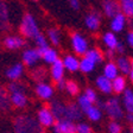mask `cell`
<instances>
[{
	"mask_svg": "<svg viewBox=\"0 0 133 133\" xmlns=\"http://www.w3.org/2000/svg\"><path fill=\"white\" fill-rule=\"evenodd\" d=\"M64 72H65V69H64L63 63H62V59L58 58L57 61L50 66V76H51L54 82L57 83L59 81L64 80Z\"/></svg>",
	"mask_w": 133,
	"mask_h": 133,
	"instance_id": "obj_12",
	"label": "cell"
},
{
	"mask_svg": "<svg viewBox=\"0 0 133 133\" xmlns=\"http://www.w3.org/2000/svg\"><path fill=\"white\" fill-rule=\"evenodd\" d=\"M37 121L42 127H51L54 126L56 120L50 111V108L45 106V107H42L37 113Z\"/></svg>",
	"mask_w": 133,
	"mask_h": 133,
	"instance_id": "obj_6",
	"label": "cell"
},
{
	"mask_svg": "<svg viewBox=\"0 0 133 133\" xmlns=\"http://www.w3.org/2000/svg\"><path fill=\"white\" fill-rule=\"evenodd\" d=\"M37 96L42 100H50L54 95V87L46 82H39L37 83L35 88Z\"/></svg>",
	"mask_w": 133,
	"mask_h": 133,
	"instance_id": "obj_11",
	"label": "cell"
},
{
	"mask_svg": "<svg viewBox=\"0 0 133 133\" xmlns=\"http://www.w3.org/2000/svg\"><path fill=\"white\" fill-rule=\"evenodd\" d=\"M8 133H10V132H8Z\"/></svg>",
	"mask_w": 133,
	"mask_h": 133,
	"instance_id": "obj_51",
	"label": "cell"
},
{
	"mask_svg": "<svg viewBox=\"0 0 133 133\" xmlns=\"http://www.w3.org/2000/svg\"><path fill=\"white\" fill-rule=\"evenodd\" d=\"M77 106H78V108L81 109V112L82 113H87L88 112V109L93 106V103L89 101L88 99H87L84 95H81V96H78V99H77Z\"/></svg>",
	"mask_w": 133,
	"mask_h": 133,
	"instance_id": "obj_35",
	"label": "cell"
},
{
	"mask_svg": "<svg viewBox=\"0 0 133 133\" xmlns=\"http://www.w3.org/2000/svg\"><path fill=\"white\" fill-rule=\"evenodd\" d=\"M83 95H84V96H86L91 103H95L97 101V95H96V91H95L94 89L87 88L86 90H84V94Z\"/></svg>",
	"mask_w": 133,
	"mask_h": 133,
	"instance_id": "obj_37",
	"label": "cell"
},
{
	"mask_svg": "<svg viewBox=\"0 0 133 133\" xmlns=\"http://www.w3.org/2000/svg\"><path fill=\"white\" fill-rule=\"evenodd\" d=\"M49 108L56 121L64 119V116H65V103H63L62 101H58V100H55L50 103Z\"/></svg>",
	"mask_w": 133,
	"mask_h": 133,
	"instance_id": "obj_17",
	"label": "cell"
},
{
	"mask_svg": "<svg viewBox=\"0 0 133 133\" xmlns=\"http://www.w3.org/2000/svg\"><path fill=\"white\" fill-rule=\"evenodd\" d=\"M57 88L61 89V90H64V88H65V80H62L59 82H57Z\"/></svg>",
	"mask_w": 133,
	"mask_h": 133,
	"instance_id": "obj_43",
	"label": "cell"
},
{
	"mask_svg": "<svg viewBox=\"0 0 133 133\" xmlns=\"http://www.w3.org/2000/svg\"><path fill=\"white\" fill-rule=\"evenodd\" d=\"M70 6L72 10H78L80 8V1L78 0H70Z\"/></svg>",
	"mask_w": 133,
	"mask_h": 133,
	"instance_id": "obj_42",
	"label": "cell"
},
{
	"mask_svg": "<svg viewBox=\"0 0 133 133\" xmlns=\"http://www.w3.org/2000/svg\"><path fill=\"white\" fill-rule=\"evenodd\" d=\"M95 66H96V64L94 63L93 61H90L89 58L84 57L83 56L82 58L80 59V64H78V70L82 72H84V74H89V72H91L93 70L95 69Z\"/></svg>",
	"mask_w": 133,
	"mask_h": 133,
	"instance_id": "obj_30",
	"label": "cell"
},
{
	"mask_svg": "<svg viewBox=\"0 0 133 133\" xmlns=\"http://www.w3.org/2000/svg\"><path fill=\"white\" fill-rule=\"evenodd\" d=\"M35 43H36V45H37V50H38L39 54H42L44 50H46L48 48H50L49 43H48L46 37H45L44 35H42V33L37 37L36 39H35Z\"/></svg>",
	"mask_w": 133,
	"mask_h": 133,
	"instance_id": "obj_34",
	"label": "cell"
},
{
	"mask_svg": "<svg viewBox=\"0 0 133 133\" xmlns=\"http://www.w3.org/2000/svg\"><path fill=\"white\" fill-rule=\"evenodd\" d=\"M108 130H109L111 133H120L121 132V126H120L119 122L112 121L111 124L108 125Z\"/></svg>",
	"mask_w": 133,
	"mask_h": 133,
	"instance_id": "obj_39",
	"label": "cell"
},
{
	"mask_svg": "<svg viewBox=\"0 0 133 133\" xmlns=\"http://www.w3.org/2000/svg\"><path fill=\"white\" fill-rule=\"evenodd\" d=\"M52 127L55 133H76V125L66 119L55 121Z\"/></svg>",
	"mask_w": 133,
	"mask_h": 133,
	"instance_id": "obj_10",
	"label": "cell"
},
{
	"mask_svg": "<svg viewBox=\"0 0 133 133\" xmlns=\"http://www.w3.org/2000/svg\"><path fill=\"white\" fill-rule=\"evenodd\" d=\"M115 54H119V55H122V54L125 52V46H124V44H122L121 42H119L118 43V45H116V48H115Z\"/></svg>",
	"mask_w": 133,
	"mask_h": 133,
	"instance_id": "obj_40",
	"label": "cell"
},
{
	"mask_svg": "<svg viewBox=\"0 0 133 133\" xmlns=\"http://www.w3.org/2000/svg\"><path fill=\"white\" fill-rule=\"evenodd\" d=\"M41 58V54L37 49H26L23 52V63L28 66H33Z\"/></svg>",
	"mask_w": 133,
	"mask_h": 133,
	"instance_id": "obj_16",
	"label": "cell"
},
{
	"mask_svg": "<svg viewBox=\"0 0 133 133\" xmlns=\"http://www.w3.org/2000/svg\"><path fill=\"white\" fill-rule=\"evenodd\" d=\"M12 105L8 91L3 84H0V113H7L11 111Z\"/></svg>",
	"mask_w": 133,
	"mask_h": 133,
	"instance_id": "obj_18",
	"label": "cell"
},
{
	"mask_svg": "<svg viewBox=\"0 0 133 133\" xmlns=\"http://www.w3.org/2000/svg\"><path fill=\"white\" fill-rule=\"evenodd\" d=\"M128 78H130V81L133 83V70L131 69V71L128 72Z\"/></svg>",
	"mask_w": 133,
	"mask_h": 133,
	"instance_id": "obj_47",
	"label": "cell"
},
{
	"mask_svg": "<svg viewBox=\"0 0 133 133\" xmlns=\"http://www.w3.org/2000/svg\"><path fill=\"white\" fill-rule=\"evenodd\" d=\"M126 39H127L128 45H130L131 48H133V31H130V32L127 33V37H126Z\"/></svg>",
	"mask_w": 133,
	"mask_h": 133,
	"instance_id": "obj_41",
	"label": "cell"
},
{
	"mask_svg": "<svg viewBox=\"0 0 133 133\" xmlns=\"http://www.w3.org/2000/svg\"><path fill=\"white\" fill-rule=\"evenodd\" d=\"M86 114L88 115V118L91 121H97V120H100L101 116H102V111H101L100 108H97L96 106H91Z\"/></svg>",
	"mask_w": 133,
	"mask_h": 133,
	"instance_id": "obj_36",
	"label": "cell"
},
{
	"mask_svg": "<svg viewBox=\"0 0 133 133\" xmlns=\"http://www.w3.org/2000/svg\"><path fill=\"white\" fill-rule=\"evenodd\" d=\"M126 89V80L122 76H118L114 80H112V91L116 93V94H121Z\"/></svg>",
	"mask_w": 133,
	"mask_h": 133,
	"instance_id": "obj_29",
	"label": "cell"
},
{
	"mask_svg": "<svg viewBox=\"0 0 133 133\" xmlns=\"http://www.w3.org/2000/svg\"><path fill=\"white\" fill-rule=\"evenodd\" d=\"M23 74H24V64L23 63H16L11 65L6 70L5 75L8 80H11V82H17V81L22 78Z\"/></svg>",
	"mask_w": 133,
	"mask_h": 133,
	"instance_id": "obj_15",
	"label": "cell"
},
{
	"mask_svg": "<svg viewBox=\"0 0 133 133\" xmlns=\"http://www.w3.org/2000/svg\"><path fill=\"white\" fill-rule=\"evenodd\" d=\"M70 41H71V46L74 52L78 56H84V54L89 50V45L87 39L80 32H71L70 33Z\"/></svg>",
	"mask_w": 133,
	"mask_h": 133,
	"instance_id": "obj_5",
	"label": "cell"
},
{
	"mask_svg": "<svg viewBox=\"0 0 133 133\" xmlns=\"http://www.w3.org/2000/svg\"><path fill=\"white\" fill-rule=\"evenodd\" d=\"M116 66H118V70L119 72H122L124 75H128V72L131 71V62L127 57L125 56H120V57L116 58L115 62Z\"/></svg>",
	"mask_w": 133,
	"mask_h": 133,
	"instance_id": "obj_25",
	"label": "cell"
},
{
	"mask_svg": "<svg viewBox=\"0 0 133 133\" xmlns=\"http://www.w3.org/2000/svg\"><path fill=\"white\" fill-rule=\"evenodd\" d=\"M130 62H131V69H132V70H133V58H132V59H131V61H130Z\"/></svg>",
	"mask_w": 133,
	"mask_h": 133,
	"instance_id": "obj_48",
	"label": "cell"
},
{
	"mask_svg": "<svg viewBox=\"0 0 133 133\" xmlns=\"http://www.w3.org/2000/svg\"><path fill=\"white\" fill-rule=\"evenodd\" d=\"M131 133H133V126H132V132H131Z\"/></svg>",
	"mask_w": 133,
	"mask_h": 133,
	"instance_id": "obj_49",
	"label": "cell"
},
{
	"mask_svg": "<svg viewBox=\"0 0 133 133\" xmlns=\"http://www.w3.org/2000/svg\"><path fill=\"white\" fill-rule=\"evenodd\" d=\"M126 120H127L128 122H131V124H133V114L127 113V115H126Z\"/></svg>",
	"mask_w": 133,
	"mask_h": 133,
	"instance_id": "obj_45",
	"label": "cell"
},
{
	"mask_svg": "<svg viewBox=\"0 0 133 133\" xmlns=\"http://www.w3.org/2000/svg\"><path fill=\"white\" fill-rule=\"evenodd\" d=\"M102 42H103V44H105V46L107 48V50L114 51L118 43H119V39H118L115 33L106 32V33H103V36H102Z\"/></svg>",
	"mask_w": 133,
	"mask_h": 133,
	"instance_id": "obj_22",
	"label": "cell"
},
{
	"mask_svg": "<svg viewBox=\"0 0 133 133\" xmlns=\"http://www.w3.org/2000/svg\"><path fill=\"white\" fill-rule=\"evenodd\" d=\"M76 133H93V130L87 124H78L76 125Z\"/></svg>",
	"mask_w": 133,
	"mask_h": 133,
	"instance_id": "obj_38",
	"label": "cell"
},
{
	"mask_svg": "<svg viewBox=\"0 0 133 133\" xmlns=\"http://www.w3.org/2000/svg\"><path fill=\"white\" fill-rule=\"evenodd\" d=\"M10 12H8V6L5 1L0 0V31L6 32L10 30Z\"/></svg>",
	"mask_w": 133,
	"mask_h": 133,
	"instance_id": "obj_9",
	"label": "cell"
},
{
	"mask_svg": "<svg viewBox=\"0 0 133 133\" xmlns=\"http://www.w3.org/2000/svg\"><path fill=\"white\" fill-rule=\"evenodd\" d=\"M120 6V12L127 19L133 18V0H118Z\"/></svg>",
	"mask_w": 133,
	"mask_h": 133,
	"instance_id": "obj_23",
	"label": "cell"
},
{
	"mask_svg": "<svg viewBox=\"0 0 133 133\" xmlns=\"http://www.w3.org/2000/svg\"><path fill=\"white\" fill-rule=\"evenodd\" d=\"M33 1H37V0H33Z\"/></svg>",
	"mask_w": 133,
	"mask_h": 133,
	"instance_id": "obj_50",
	"label": "cell"
},
{
	"mask_svg": "<svg viewBox=\"0 0 133 133\" xmlns=\"http://www.w3.org/2000/svg\"><path fill=\"white\" fill-rule=\"evenodd\" d=\"M7 91L11 100V105L16 108H25L28 105V95H26V87L20 82H11L7 86Z\"/></svg>",
	"mask_w": 133,
	"mask_h": 133,
	"instance_id": "obj_2",
	"label": "cell"
},
{
	"mask_svg": "<svg viewBox=\"0 0 133 133\" xmlns=\"http://www.w3.org/2000/svg\"><path fill=\"white\" fill-rule=\"evenodd\" d=\"M46 36H48V38H49L50 43H51L52 45H55V46L59 45V43H61V38H62V35H61V31L58 30V29H56V28L48 29Z\"/></svg>",
	"mask_w": 133,
	"mask_h": 133,
	"instance_id": "obj_31",
	"label": "cell"
},
{
	"mask_svg": "<svg viewBox=\"0 0 133 133\" xmlns=\"http://www.w3.org/2000/svg\"><path fill=\"white\" fill-rule=\"evenodd\" d=\"M84 24L88 28V30L96 32L100 29V25H101V16H100V13L95 11L89 12L86 16V18H84Z\"/></svg>",
	"mask_w": 133,
	"mask_h": 133,
	"instance_id": "obj_13",
	"label": "cell"
},
{
	"mask_svg": "<svg viewBox=\"0 0 133 133\" xmlns=\"http://www.w3.org/2000/svg\"><path fill=\"white\" fill-rule=\"evenodd\" d=\"M102 11L107 18H113L120 12V6L118 0H102Z\"/></svg>",
	"mask_w": 133,
	"mask_h": 133,
	"instance_id": "obj_8",
	"label": "cell"
},
{
	"mask_svg": "<svg viewBox=\"0 0 133 133\" xmlns=\"http://www.w3.org/2000/svg\"><path fill=\"white\" fill-rule=\"evenodd\" d=\"M14 133H44V128L32 116L22 114L13 121Z\"/></svg>",
	"mask_w": 133,
	"mask_h": 133,
	"instance_id": "obj_1",
	"label": "cell"
},
{
	"mask_svg": "<svg viewBox=\"0 0 133 133\" xmlns=\"http://www.w3.org/2000/svg\"><path fill=\"white\" fill-rule=\"evenodd\" d=\"M127 25H128V28H130V30L133 31V18H130L127 20Z\"/></svg>",
	"mask_w": 133,
	"mask_h": 133,
	"instance_id": "obj_46",
	"label": "cell"
},
{
	"mask_svg": "<svg viewBox=\"0 0 133 133\" xmlns=\"http://www.w3.org/2000/svg\"><path fill=\"white\" fill-rule=\"evenodd\" d=\"M127 24V18L124 16L122 13L116 14L115 17H113L111 19V30L113 33H118V32H121L122 30L125 29Z\"/></svg>",
	"mask_w": 133,
	"mask_h": 133,
	"instance_id": "obj_19",
	"label": "cell"
},
{
	"mask_svg": "<svg viewBox=\"0 0 133 133\" xmlns=\"http://www.w3.org/2000/svg\"><path fill=\"white\" fill-rule=\"evenodd\" d=\"M96 86L100 90L105 94H111L112 93V81L105 77L103 75H100L96 78Z\"/></svg>",
	"mask_w": 133,
	"mask_h": 133,
	"instance_id": "obj_24",
	"label": "cell"
},
{
	"mask_svg": "<svg viewBox=\"0 0 133 133\" xmlns=\"http://www.w3.org/2000/svg\"><path fill=\"white\" fill-rule=\"evenodd\" d=\"M31 76L37 83L39 82H44V80L46 78V71H45L44 68H36V69H33L31 71Z\"/></svg>",
	"mask_w": 133,
	"mask_h": 133,
	"instance_id": "obj_32",
	"label": "cell"
},
{
	"mask_svg": "<svg viewBox=\"0 0 133 133\" xmlns=\"http://www.w3.org/2000/svg\"><path fill=\"white\" fill-rule=\"evenodd\" d=\"M84 57L89 58L90 61H93L95 64L102 63L103 58H105V55L102 54V51L99 49H89L86 54H84Z\"/></svg>",
	"mask_w": 133,
	"mask_h": 133,
	"instance_id": "obj_26",
	"label": "cell"
},
{
	"mask_svg": "<svg viewBox=\"0 0 133 133\" xmlns=\"http://www.w3.org/2000/svg\"><path fill=\"white\" fill-rule=\"evenodd\" d=\"M114 55H115V51H112V50H107V51H106V56H107L111 61L114 58Z\"/></svg>",
	"mask_w": 133,
	"mask_h": 133,
	"instance_id": "obj_44",
	"label": "cell"
},
{
	"mask_svg": "<svg viewBox=\"0 0 133 133\" xmlns=\"http://www.w3.org/2000/svg\"><path fill=\"white\" fill-rule=\"evenodd\" d=\"M19 31L25 38H30V39H35L41 35V30H39V26L37 24L35 17L31 13H26L22 19L19 26Z\"/></svg>",
	"mask_w": 133,
	"mask_h": 133,
	"instance_id": "obj_3",
	"label": "cell"
},
{
	"mask_svg": "<svg viewBox=\"0 0 133 133\" xmlns=\"http://www.w3.org/2000/svg\"><path fill=\"white\" fill-rule=\"evenodd\" d=\"M3 45L5 49L7 50H18L22 49L23 46L26 45L24 37L22 36H17V35H8L4 38L3 41Z\"/></svg>",
	"mask_w": 133,
	"mask_h": 133,
	"instance_id": "obj_7",
	"label": "cell"
},
{
	"mask_svg": "<svg viewBox=\"0 0 133 133\" xmlns=\"http://www.w3.org/2000/svg\"><path fill=\"white\" fill-rule=\"evenodd\" d=\"M62 63H63V66L65 70H68V71H70V72H75L78 70L80 59H78L75 55L68 54V55H65L64 58L62 59Z\"/></svg>",
	"mask_w": 133,
	"mask_h": 133,
	"instance_id": "obj_20",
	"label": "cell"
},
{
	"mask_svg": "<svg viewBox=\"0 0 133 133\" xmlns=\"http://www.w3.org/2000/svg\"><path fill=\"white\" fill-rule=\"evenodd\" d=\"M64 90H66V93L69 95H71V96H76V95L80 93V87H78V84L75 81H65V88H64Z\"/></svg>",
	"mask_w": 133,
	"mask_h": 133,
	"instance_id": "obj_33",
	"label": "cell"
},
{
	"mask_svg": "<svg viewBox=\"0 0 133 133\" xmlns=\"http://www.w3.org/2000/svg\"><path fill=\"white\" fill-rule=\"evenodd\" d=\"M41 57L44 59L45 63L51 65V64L55 63L58 59V52L55 49H52V48H48L46 50H44V51L41 54Z\"/></svg>",
	"mask_w": 133,
	"mask_h": 133,
	"instance_id": "obj_27",
	"label": "cell"
},
{
	"mask_svg": "<svg viewBox=\"0 0 133 133\" xmlns=\"http://www.w3.org/2000/svg\"><path fill=\"white\" fill-rule=\"evenodd\" d=\"M82 118V112L78 108L77 103L75 102H69L65 105V116L64 119L69 120V121H77Z\"/></svg>",
	"mask_w": 133,
	"mask_h": 133,
	"instance_id": "obj_14",
	"label": "cell"
},
{
	"mask_svg": "<svg viewBox=\"0 0 133 133\" xmlns=\"http://www.w3.org/2000/svg\"><path fill=\"white\" fill-rule=\"evenodd\" d=\"M122 103H124V107L127 111V113L133 114V90L127 89V88L125 89L124 97H122Z\"/></svg>",
	"mask_w": 133,
	"mask_h": 133,
	"instance_id": "obj_28",
	"label": "cell"
},
{
	"mask_svg": "<svg viewBox=\"0 0 133 133\" xmlns=\"http://www.w3.org/2000/svg\"><path fill=\"white\" fill-rule=\"evenodd\" d=\"M103 109L108 114V116L111 119H113V121L120 120L124 116V111H122L121 106H120V101L118 97H111L107 101H105Z\"/></svg>",
	"mask_w": 133,
	"mask_h": 133,
	"instance_id": "obj_4",
	"label": "cell"
},
{
	"mask_svg": "<svg viewBox=\"0 0 133 133\" xmlns=\"http://www.w3.org/2000/svg\"><path fill=\"white\" fill-rule=\"evenodd\" d=\"M103 76L111 81L119 76V70H118L115 62L109 61L105 64V66H103Z\"/></svg>",
	"mask_w": 133,
	"mask_h": 133,
	"instance_id": "obj_21",
	"label": "cell"
}]
</instances>
